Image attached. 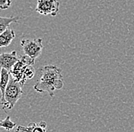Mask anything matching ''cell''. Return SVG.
Wrapping results in <instances>:
<instances>
[{"label":"cell","mask_w":134,"mask_h":132,"mask_svg":"<svg viewBox=\"0 0 134 132\" xmlns=\"http://www.w3.org/2000/svg\"><path fill=\"white\" fill-rule=\"evenodd\" d=\"M40 78L34 86V89L38 92H47L50 97H53L55 90L63 87L64 81L61 69L54 65H47L40 70Z\"/></svg>","instance_id":"6da1fadb"},{"label":"cell","mask_w":134,"mask_h":132,"mask_svg":"<svg viewBox=\"0 0 134 132\" xmlns=\"http://www.w3.org/2000/svg\"><path fill=\"white\" fill-rule=\"evenodd\" d=\"M22 84L17 81L16 80L11 76L8 86L4 95V101L2 103V108L4 110L12 109L15 105L17 102L21 99L23 92H22Z\"/></svg>","instance_id":"7a4b0ae2"},{"label":"cell","mask_w":134,"mask_h":132,"mask_svg":"<svg viewBox=\"0 0 134 132\" xmlns=\"http://www.w3.org/2000/svg\"><path fill=\"white\" fill-rule=\"evenodd\" d=\"M21 45L25 54L30 56L34 60L38 58L42 54L43 49V40L37 39H22Z\"/></svg>","instance_id":"3957f363"},{"label":"cell","mask_w":134,"mask_h":132,"mask_svg":"<svg viewBox=\"0 0 134 132\" xmlns=\"http://www.w3.org/2000/svg\"><path fill=\"white\" fill-rule=\"evenodd\" d=\"M59 10V2L57 0H37L36 12L43 15L56 16Z\"/></svg>","instance_id":"277c9868"},{"label":"cell","mask_w":134,"mask_h":132,"mask_svg":"<svg viewBox=\"0 0 134 132\" xmlns=\"http://www.w3.org/2000/svg\"><path fill=\"white\" fill-rule=\"evenodd\" d=\"M19 58L15 50L11 53H2L0 55L1 68H5L9 72L12 71L13 66L18 61Z\"/></svg>","instance_id":"5b68a950"},{"label":"cell","mask_w":134,"mask_h":132,"mask_svg":"<svg viewBox=\"0 0 134 132\" xmlns=\"http://www.w3.org/2000/svg\"><path fill=\"white\" fill-rule=\"evenodd\" d=\"M15 38V33L13 29L8 28L0 34V47H5L11 44Z\"/></svg>","instance_id":"8992f818"},{"label":"cell","mask_w":134,"mask_h":132,"mask_svg":"<svg viewBox=\"0 0 134 132\" xmlns=\"http://www.w3.org/2000/svg\"><path fill=\"white\" fill-rule=\"evenodd\" d=\"M10 72L7 70L5 68H1V80H0V89L2 92V97H1V104L4 101V95L6 89V87L8 86L9 80H10Z\"/></svg>","instance_id":"52a82bcc"},{"label":"cell","mask_w":134,"mask_h":132,"mask_svg":"<svg viewBox=\"0 0 134 132\" xmlns=\"http://www.w3.org/2000/svg\"><path fill=\"white\" fill-rule=\"evenodd\" d=\"M20 20L18 17H9V18H0V33H2L8 28L11 23H18Z\"/></svg>","instance_id":"ba28073f"},{"label":"cell","mask_w":134,"mask_h":132,"mask_svg":"<svg viewBox=\"0 0 134 132\" xmlns=\"http://www.w3.org/2000/svg\"><path fill=\"white\" fill-rule=\"evenodd\" d=\"M17 131H32V132H36V131H41V132H45L46 131V129L43 128L40 126L39 124H36V123H34L31 122L27 125V127H23V126H17L16 128Z\"/></svg>","instance_id":"9c48e42d"},{"label":"cell","mask_w":134,"mask_h":132,"mask_svg":"<svg viewBox=\"0 0 134 132\" xmlns=\"http://www.w3.org/2000/svg\"><path fill=\"white\" fill-rule=\"evenodd\" d=\"M0 127L5 129L6 131H11L16 127V124L11 120L10 116H7L4 120H2L0 122Z\"/></svg>","instance_id":"30bf717a"},{"label":"cell","mask_w":134,"mask_h":132,"mask_svg":"<svg viewBox=\"0 0 134 132\" xmlns=\"http://www.w3.org/2000/svg\"><path fill=\"white\" fill-rule=\"evenodd\" d=\"M35 74V70L33 66H27L25 70V76L27 80H31Z\"/></svg>","instance_id":"8fae6325"},{"label":"cell","mask_w":134,"mask_h":132,"mask_svg":"<svg viewBox=\"0 0 134 132\" xmlns=\"http://www.w3.org/2000/svg\"><path fill=\"white\" fill-rule=\"evenodd\" d=\"M12 4V0H0V8L7 9Z\"/></svg>","instance_id":"7c38bea8"},{"label":"cell","mask_w":134,"mask_h":132,"mask_svg":"<svg viewBox=\"0 0 134 132\" xmlns=\"http://www.w3.org/2000/svg\"><path fill=\"white\" fill-rule=\"evenodd\" d=\"M39 124H40V126L41 127V128H44V129H46L47 128V123L45 122H41L40 123H39Z\"/></svg>","instance_id":"4fadbf2b"}]
</instances>
